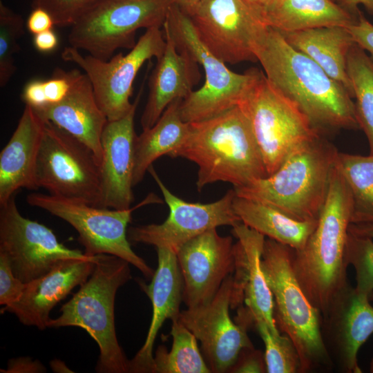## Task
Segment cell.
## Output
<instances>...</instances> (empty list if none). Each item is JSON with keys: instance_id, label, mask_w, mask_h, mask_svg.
<instances>
[{"instance_id": "obj_1", "label": "cell", "mask_w": 373, "mask_h": 373, "mask_svg": "<svg viewBox=\"0 0 373 373\" xmlns=\"http://www.w3.org/2000/svg\"><path fill=\"white\" fill-rule=\"evenodd\" d=\"M254 52L271 85L296 104L320 133L360 128L347 90L280 32L266 26Z\"/></svg>"}, {"instance_id": "obj_2", "label": "cell", "mask_w": 373, "mask_h": 373, "mask_svg": "<svg viewBox=\"0 0 373 373\" xmlns=\"http://www.w3.org/2000/svg\"><path fill=\"white\" fill-rule=\"evenodd\" d=\"M189 124L184 141L169 157L197 164L199 191L217 182L242 187L268 175L249 122L238 105Z\"/></svg>"}, {"instance_id": "obj_3", "label": "cell", "mask_w": 373, "mask_h": 373, "mask_svg": "<svg viewBox=\"0 0 373 373\" xmlns=\"http://www.w3.org/2000/svg\"><path fill=\"white\" fill-rule=\"evenodd\" d=\"M352 211L350 193L336 163L317 224L305 246L292 253L296 277L322 316L349 283L345 251Z\"/></svg>"}, {"instance_id": "obj_4", "label": "cell", "mask_w": 373, "mask_h": 373, "mask_svg": "<svg viewBox=\"0 0 373 373\" xmlns=\"http://www.w3.org/2000/svg\"><path fill=\"white\" fill-rule=\"evenodd\" d=\"M338 153L319 135L293 150L272 174L233 189L238 196L268 204L296 220H317Z\"/></svg>"}, {"instance_id": "obj_5", "label": "cell", "mask_w": 373, "mask_h": 373, "mask_svg": "<svg viewBox=\"0 0 373 373\" xmlns=\"http://www.w3.org/2000/svg\"><path fill=\"white\" fill-rule=\"evenodd\" d=\"M130 263L111 254L96 256L89 278L60 308L61 314L50 318L48 327H78L97 343L99 373L129 372V361L117 338L115 300L117 290L131 278Z\"/></svg>"}, {"instance_id": "obj_6", "label": "cell", "mask_w": 373, "mask_h": 373, "mask_svg": "<svg viewBox=\"0 0 373 373\" xmlns=\"http://www.w3.org/2000/svg\"><path fill=\"white\" fill-rule=\"evenodd\" d=\"M293 249L265 239L261 265L274 300V318L294 343L300 372L330 367L332 361L322 334L323 317L300 285L292 267Z\"/></svg>"}, {"instance_id": "obj_7", "label": "cell", "mask_w": 373, "mask_h": 373, "mask_svg": "<svg viewBox=\"0 0 373 373\" xmlns=\"http://www.w3.org/2000/svg\"><path fill=\"white\" fill-rule=\"evenodd\" d=\"M247 70L249 77L238 106L249 122L269 175L296 147L322 134L262 70L255 67Z\"/></svg>"}, {"instance_id": "obj_8", "label": "cell", "mask_w": 373, "mask_h": 373, "mask_svg": "<svg viewBox=\"0 0 373 373\" xmlns=\"http://www.w3.org/2000/svg\"><path fill=\"white\" fill-rule=\"evenodd\" d=\"M162 30L178 51L187 54L204 71L202 86L181 102L182 119L202 121L237 106L249 77L247 70L234 73L213 55L200 39L189 16L176 4L170 6Z\"/></svg>"}, {"instance_id": "obj_9", "label": "cell", "mask_w": 373, "mask_h": 373, "mask_svg": "<svg viewBox=\"0 0 373 373\" xmlns=\"http://www.w3.org/2000/svg\"><path fill=\"white\" fill-rule=\"evenodd\" d=\"M171 0H100L71 27L70 46L108 60L136 44L139 29L162 27Z\"/></svg>"}, {"instance_id": "obj_10", "label": "cell", "mask_w": 373, "mask_h": 373, "mask_svg": "<svg viewBox=\"0 0 373 373\" xmlns=\"http://www.w3.org/2000/svg\"><path fill=\"white\" fill-rule=\"evenodd\" d=\"M148 197L133 208L115 209L95 207L84 202L50 194L30 193L27 202L45 210L70 224L78 233V240L87 256L111 254L119 257L136 267L148 280L154 270L131 248L127 227L132 212L151 202Z\"/></svg>"}, {"instance_id": "obj_11", "label": "cell", "mask_w": 373, "mask_h": 373, "mask_svg": "<svg viewBox=\"0 0 373 373\" xmlns=\"http://www.w3.org/2000/svg\"><path fill=\"white\" fill-rule=\"evenodd\" d=\"M37 188L100 207V166L83 142L44 120L35 169Z\"/></svg>"}, {"instance_id": "obj_12", "label": "cell", "mask_w": 373, "mask_h": 373, "mask_svg": "<svg viewBox=\"0 0 373 373\" xmlns=\"http://www.w3.org/2000/svg\"><path fill=\"white\" fill-rule=\"evenodd\" d=\"M160 26L146 30L135 46L124 55L117 53L108 60L83 55L72 46L61 52V59L82 68L89 79L98 106L108 121L122 118L132 109L130 102L134 80L144 64L162 56L166 39Z\"/></svg>"}, {"instance_id": "obj_13", "label": "cell", "mask_w": 373, "mask_h": 373, "mask_svg": "<svg viewBox=\"0 0 373 373\" xmlns=\"http://www.w3.org/2000/svg\"><path fill=\"white\" fill-rule=\"evenodd\" d=\"M148 171L162 192L169 215L161 224L131 227L127 232L129 241L166 248L177 254L186 242L209 229L241 222L233 207V189L213 202H189L165 186L153 165Z\"/></svg>"}, {"instance_id": "obj_14", "label": "cell", "mask_w": 373, "mask_h": 373, "mask_svg": "<svg viewBox=\"0 0 373 373\" xmlns=\"http://www.w3.org/2000/svg\"><path fill=\"white\" fill-rule=\"evenodd\" d=\"M209 50L222 61H258L256 39L267 26L245 0H200L186 12Z\"/></svg>"}, {"instance_id": "obj_15", "label": "cell", "mask_w": 373, "mask_h": 373, "mask_svg": "<svg viewBox=\"0 0 373 373\" xmlns=\"http://www.w3.org/2000/svg\"><path fill=\"white\" fill-rule=\"evenodd\" d=\"M0 252L9 259L14 274L26 283L45 275L60 260L93 258L66 247L50 229L23 217L15 195L0 205Z\"/></svg>"}, {"instance_id": "obj_16", "label": "cell", "mask_w": 373, "mask_h": 373, "mask_svg": "<svg viewBox=\"0 0 373 373\" xmlns=\"http://www.w3.org/2000/svg\"><path fill=\"white\" fill-rule=\"evenodd\" d=\"M233 276H229L207 304L180 312L179 320L201 343L205 361L211 372H229L240 352L254 347L247 328L229 315Z\"/></svg>"}, {"instance_id": "obj_17", "label": "cell", "mask_w": 373, "mask_h": 373, "mask_svg": "<svg viewBox=\"0 0 373 373\" xmlns=\"http://www.w3.org/2000/svg\"><path fill=\"white\" fill-rule=\"evenodd\" d=\"M176 255L187 308L209 303L237 265L233 238L219 235L216 228L186 242Z\"/></svg>"}, {"instance_id": "obj_18", "label": "cell", "mask_w": 373, "mask_h": 373, "mask_svg": "<svg viewBox=\"0 0 373 373\" xmlns=\"http://www.w3.org/2000/svg\"><path fill=\"white\" fill-rule=\"evenodd\" d=\"M349 283L332 300L323 316L322 334L332 361L346 373H361V347L373 334V306Z\"/></svg>"}, {"instance_id": "obj_19", "label": "cell", "mask_w": 373, "mask_h": 373, "mask_svg": "<svg viewBox=\"0 0 373 373\" xmlns=\"http://www.w3.org/2000/svg\"><path fill=\"white\" fill-rule=\"evenodd\" d=\"M144 82L131 111L121 119L108 121L101 137L100 207L127 209L134 200L133 193L136 133L134 118Z\"/></svg>"}, {"instance_id": "obj_20", "label": "cell", "mask_w": 373, "mask_h": 373, "mask_svg": "<svg viewBox=\"0 0 373 373\" xmlns=\"http://www.w3.org/2000/svg\"><path fill=\"white\" fill-rule=\"evenodd\" d=\"M95 260L96 256L60 260L47 274L28 283L19 299L3 307L1 314H14L23 325L45 329L50 311L75 287L86 281Z\"/></svg>"}, {"instance_id": "obj_21", "label": "cell", "mask_w": 373, "mask_h": 373, "mask_svg": "<svg viewBox=\"0 0 373 373\" xmlns=\"http://www.w3.org/2000/svg\"><path fill=\"white\" fill-rule=\"evenodd\" d=\"M232 227V233L238 239L233 295L245 302L242 309L250 322L262 318L271 334L279 337L281 334L274 318L273 295L261 265L265 236L242 222Z\"/></svg>"}, {"instance_id": "obj_22", "label": "cell", "mask_w": 373, "mask_h": 373, "mask_svg": "<svg viewBox=\"0 0 373 373\" xmlns=\"http://www.w3.org/2000/svg\"><path fill=\"white\" fill-rule=\"evenodd\" d=\"M157 267L151 283L138 281L152 305V318L146 340L129 361V372L154 373L153 350L158 332L167 319L179 317L183 301V280L175 252L163 247L155 248Z\"/></svg>"}, {"instance_id": "obj_23", "label": "cell", "mask_w": 373, "mask_h": 373, "mask_svg": "<svg viewBox=\"0 0 373 373\" xmlns=\"http://www.w3.org/2000/svg\"><path fill=\"white\" fill-rule=\"evenodd\" d=\"M71 87L59 102L34 109L39 116L68 133L87 146L100 162L101 137L108 119L98 106L91 83L85 73L70 70Z\"/></svg>"}, {"instance_id": "obj_24", "label": "cell", "mask_w": 373, "mask_h": 373, "mask_svg": "<svg viewBox=\"0 0 373 373\" xmlns=\"http://www.w3.org/2000/svg\"><path fill=\"white\" fill-rule=\"evenodd\" d=\"M162 31L166 46L149 77L148 99L140 119L142 130L153 126L173 102L186 98L200 77L199 64L178 51L169 34Z\"/></svg>"}, {"instance_id": "obj_25", "label": "cell", "mask_w": 373, "mask_h": 373, "mask_svg": "<svg viewBox=\"0 0 373 373\" xmlns=\"http://www.w3.org/2000/svg\"><path fill=\"white\" fill-rule=\"evenodd\" d=\"M44 120L26 105L16 129L0 153V205L22 188L37 189L35 169Z\"/></svg>"}, {"instance_id": "obj_26", "label": "cell", "mask_w": 373, "mask_h": 373, "mask_svg": "<svg viewBox=\"0 0 373 373\" xmlns=\"http://www.w3.org/2000/svg\"><path fill=\"white\" fill-rule=\"evenodd\" d=\"M281 34L291 46L315 61L354 98L347 57L355 42L346 27H321Z\"/></svg>"}, {"instance_id": "obj_27", "label": "cell", "mask_w": 373, "mask_h": 373, "mask_svg": "<svg viewBox=\"0 0 373 373\" xmlns=\"http://www.w3.org/2000/svg\"><path fill=\"white\" fill-rule=\"evenodd\" d=\"M263 22L278 32L342 26L356 23L331 0H273L261 12Z\"/></svg>"}, {"instance_id": "obj_28", "label": "cell", "mask_w": 373, "mask_h": 373, "mask_svg": "<svg viewBox=\"0 0 373 373\" xmlns=\"http://www.w3.org/2000/svg\"><path fill=\"white\" fill-rule=\"evenodd\" d=\"M233 207L241 222L294 250L305 246L318 222L296 220L271 205L236 195Z\"/></svg>"}, {"instance_id": "obj_29", "label": "cell", "mask_w": 373, "mask_h": 373, "mask_svg": "<svg viewBox=\"0 0 373 373\" xmlns=\"http://www.w3.org/2000/svg\"><path fill=\"white\" fill-rule=\"evenodd\" d=\"M182 101L179 99L173 102L153 126L136 136L133 186L142 181L156 160L162 155L169 156L186 137L190 124L182 118Z\"/></svg>"}, {"instance_id": "obj_30", "label": "cell", "mask_w": 373, "mask_h": 373, "mask_svg": "<svg viewBox=\"0 0 373 373\" xmlns=\"http://www.w3.org/2000/svg\"><path fill=\"white\" fill-rule=\"evenodd\" d=\"M336 164L351 196V224H373V154L338 152Z\"/></svg>"}, {"instance_id": "obj_31", "label": "cell", "mask_w": 373, "mask_h": 373, "mask_svg": "<svg viewBox=\"0 0 373 373\" xmlns=\"http://www.w3.org/2000/svg\"><path fill=\"white\" fill-rule=\"evenodd\" d=\"M172 346L160 345L154 356V373L211 372L199 350L195 335L179 320L171 321Z\"/></svg>"}, {"instance_id": "obj_32", "label": "cell", "mask_w": 373, "mask_h": 373, "mask_svg": "<svg viewBox=\"0 0 373 373\" xmlns=\"http://www.w3.org/2000/svg\"><path fill=\"white\" fill-rule=\"evenodd\" d=\"M347 73L356 99L357 121L367 139L370 154H373V61L356 43L347 54Z\"/></svg>"}, {"instance_id": "obj_33", "label": "cell", "mask_w": 373, "mask_h": 373, "mask_svg": "<svg viewBox=\"0 0 373 373\" xmlns=\"http://www.w3.org/2000/svg\"><path fill=\"white\" fill-rule=\"evenodd\" d=\"M254 323L264 342L267 372H300V357L291 340L285 334L274 336L262 318L254 319Z\"/></svg>"}, {"instance_id": "obj_34", "label": "cell", "mask_w": 373, "mask_h": 373, "mask_svg": "<svg viewBox=\"0 0 373 373\" xmlns=\"http://www.w3.org/2000/svg\"><path fill=\"white\" fill-rule=\"evenodd\" d=\"M23 17L0 1V86L4 87L17 70L14 55L24 34Z\"/></svg>"}, {"instance_id": "obj_35", "label": "cell", "mask_w": 373, "mask_h": 373, "mask_svg": "<svg viewBox=\"0 0 373 373\" xmlns=\"http://www.w3.org/2000/svg\"><path fill=\"white\" fill-rule=\"evenodd\" d=\"M345 259L355 269L356 292L373 298V239L348 229Z\"/></svg>"}, {"instance_id": "obj_36", "label": "cell", "mask_w": 373, "mask_h": 373, "mask_svg": "<svg viewBox=\"0 0 373 373\" xmlns=\"http://www.w3.org/2000/svg\"><path fill=\"white\" fill-rule=\"evenodd\" d=\"M100 0H32V8L46 10L55 26L72 27L94 4Z\"/></svg>"}, {"instance_id": "obj_37", "label": "cell", "mask_w": 373, "mask_h": 373, "mask_svg": "<svg viewBox=\"0 0 373 373\" xmlns=\"http://www.w3.org/2000/svg\"><path fill=\"white\" fill-rule=\"evenodd\" d=\"M26 285L14 274L8 257L0 252V305L4 307L17 302Z\"/></svg>"}, {"instance_id": "obj_38", "label": "cell", "mask_w": 373, "mask_h": 373, "mask_svg": "<svg viewBox=\"0 0 373 373\" xmlns=\"http://www.w3.org/2000/svg\"><path fill=\"white\" fill-rule=\"evenodd\" d=\"M233 373H263L267 372L265 355L254 347H245L231 368Z\"/></svg>"}, {"instance_id": "obj_39", "label": "cell", "mask_w": 373, "mask_h": 373, "mask_svg": "<svg viewBox=\"0 0 373 373\" xmlns=\"http://www.w3.org/2000/svg\"><path fill=\"white\" fill-rule=\"evenodd\" d=\"M346 28L354 41L364 50L369 52L373 61V24L362 12L356 23Z\"/></svg>"}, {"instance_id": "obj_40", "label": "cell", "mask_w": 373, "mask_h": 373, "mask_svg": "<svg viewBox=\"0 0 373 373\" xmlns=\"http://www.w3.org/2000/svg\"><path fill=\"white\" fill-rule=\"evenodd\" d=\"M55 23L51 15L44 9L32 8L26 21V28L32 35L52 30Z\"/></svg>"}, {"instance_id": "obj_41", "label": "cell", "mask_w": 373, "mask_h": 373, "mask_svg": "<svg viewBox=\"0 0 373 373\" xmlns=\"http://www.w3.org/2000/svg\"><path fill=\"white\" fill-rule=\"evenodd\" d=\"M46 368L37 360H32L29 357H19L10 359L8 361L6 370H1V372L14 373H35L45 372Z\"/></svg>"}, {"instance_id": "obj_42", "label": "cell", "mask_w": 373, "mask_h": 373, "mask_svg": "<svg viewBox=\"0 0 373 373\" xmlns=\"http://www.w3.org/2000/svg\"><path fill=\"white\" fill-rule=\"evenodd\" d=\"M348 13L355 21H358L362 12L358 8L362 5L366 11L373 15V0H331Z\"/></svg>"}, {"instance_id": "obj_43", "label": "cell", "mask_w": 373, "mask_h": 373, "mask_svg": "<svg viewBox=\"0 0 373 373\" xmlns=\"http://www.w3.org/2000/svg\"><path fill=\"white\" fill-rule=\"evenodd\" d=\"M58 43L57 36L52 29L34 35L33 44L41 52H52L57 48Z\"/></svg>"}, {"instance_id": "obj_44", "label": "cell", "mask_w": 373, "mask_h": 373, "mask_svg": "<svg viewBox=\"0 0 373 373\" xmlns=\"http://www.w3.org/2000/svg\"><path fill=\"white\" fill-rule=\"evenodd\" d=\"M349 230L373 239V224H351Z\"/></svg>"}, {"instance_id": "obj_45", "label": "cell", "mask_w": 373, "mask_h": 373, "mask_svg": "<svg viewBox=\"0 0 373 373\" xmlns=\"http://www.w3.org/2000/svg\"><path fill=\"white\" fill-rule=\"evenodd\" d=\"M172 3L178 6L184 12L191 10L200 0H171Z\"/></svg>"}, {"instance_id": "obj_46", "label": "cell", "mask_w": 373, "mask_h": 373, "mask_svg": "<svg viewBox=\"0 0 373 373\" xmlns=\"http://www.w3.org/2000/svg\"><path fill=\"white\" fill-rule=\"evenodd\" d=\"M52 370L55 372H73L65 363L59 359H54L50 363Z\"/></svg>"}, {"instance_id": "obj_47", "label": "cell", "mask_w": 373, "mask_h": 373, "mask_svg": "<svg viewBox=\"0 0 373 373\" xmlns=\"http://www.w3.org/2000/svg\"><path fill=\"white\" fill-rule=\"evenodd\" d=\"M245 1L254 8L258 12L260 15L261 12L263 11V10L273 1V0H245Z\"/></svg>"}, {"instance_id": "obj_48", "label": "cell", "mask_w": 373, "mask_h": 373, "mask_svg": "<svg viewBox=\"0 0 373 373\" xmlns=\"http://www.w3.org/2000/svg\"><path fill=\"white\" fill-rule=\"evenodd\" d=\"M370 372L373 373V357L370 363Z\"/></svg>"}]
</instances>
